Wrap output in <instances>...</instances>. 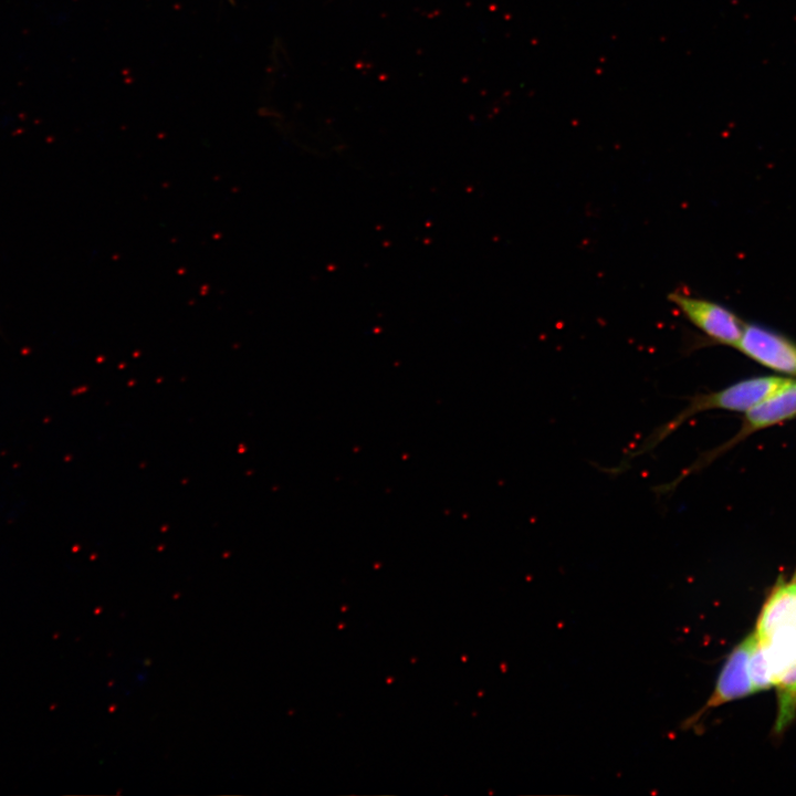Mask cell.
Returning a JSON list of instances; mask_svg holds the SVG:
<instances>
[{
  "label": "cell",
  "instance_id": "1",
  "mask_svg": "<svg viewBox=\"0 0 796 796\" xmlns=\"http://www.w3.org/2000/svg\"><path fill=\"white\" fill-rule=\"evenodd\" d=\"M753 642L754 633L752 632L731 650L719 672L710 696L700 709L682 722V729H696L711 710L755 692L747 667Z\"/></svg>",
  "mask_w": 796,
  "mask_h": 796
},
{
  "label": "cell",
  "instance_id": "2",
  "mask_svg": "<svg viewBox=\"0 0 796 796\" xmlns=\"http://www.w3.org/2000/svg\"><path fill=\"white\" fill-rule=\"evenodd\" d=\"M669 301L695 327L720 344L736 346L744 327L729 310L714 302L680 292H671Z\"/></svg>",
  "mask_w": 796,
  "mask_h": 796
},
{
  "label": "cell",
  "instance_id": "3",
  "mask_svg": "<svg viewBox=\"0 0 796 796\" xmlns=\"http://www.w3.org/2000/svg\"><path fill=\"white\" fill-rule=\"evenodd\" d=\"M736 347L772 369L796 375V345L782 336L756 326H746Z\"/></svg>",
  "mask_w": 796,
  "mask_h": 796
},
{
  "label": "cell",
  "instance_id": "4",
  "mask_svg": "<svg viewBox=\"0 0 796 796\" xmlns=\"http://www.w3.org/2000/svg\"><path fill=\"white\" fill-rule=\"evenodd\" d=\"M796 415V381L788 379L781 388L746 411L750 428L775 425Z\"/></svg>",
  "mask_w": 796,
  "mask_h": 796
},
{
  "label": "cell",
  "instance_id": "5",
  "mask_svg": "<svg viewBox=\"0 0 796 796\" xmlns=\"http://www.w3.org/2000/svg\"><path fill=\"white\" fill-rule=\"evenodd\" d=\"M778 713L775 731L782 732L796 715V666L784 672L776 681Z\"/></svg>",
  "mask_w": 796,
  "mask_h": 796
},
{
  "label": "cell",
  "instance_id": "6",
  "mask_svg": "<svg viewBox=\"0 0 796 796\" xmlns=\"http://www.w3.org/2000/svg\"><path fill=\"white\" fill-rule=\"evenodd\" d=\"M747 667L751 682L755 692L767 690L774 687V681L765 651L757 641L755 633L754 642L748 657Z\"/></svg>",
  "mask_w": 796,
  "mask_h": 796
}]
</instances>
